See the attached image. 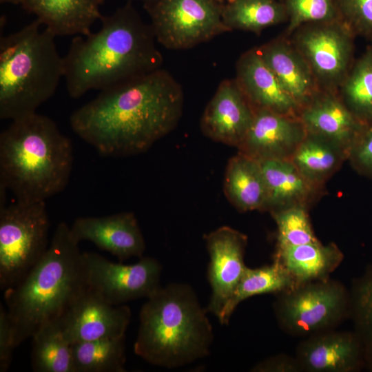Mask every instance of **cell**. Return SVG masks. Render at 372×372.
Instances as JSON below:
<instances>
[{"label": "cell", "mask_w": 372, "mask_h": 372, "mask_svg": "<svg viewBox=\"0 0 372 372\" xmlns=\"http://www.w3.org/2000/svg\"><path fill=\"white\" fill-rule=\"evenodd\" d=\"M181 86L161 68L101 90L70 117L74 133L100 154L143 153L177 125L183 113Z\"/></svg>", "instance_id": "1"}, {"label": "cell", "mask_w": 372, "mask_h": 372, "mask_svg": "<svg viewBox=\"0 0 372 372\" xmlns=\"http://www.w3.org/2000/svg\"><path fill=\"white\" fill-rule=\"evenodd\" d=\"M100 20L96 32L72 39L63 57L67 90L74 99L161 68L163 59L152 29L130 3Z\"/></svg>", "instance_id": "2"}, {"label": "cell", "mask_w": 372, "mask_h": 372, "mask_svg": "<svg viewBox=\"0 0 372 372\" xmlns=\"http://www.w3.org/2000/svg\"><path fill=\"white\" fill-rule=\"evenodd\" d=\"M73 159L71 140L50 118L12 121L0 134V187L17 201H45L67 187Z\"/></svg>", "instance_id": "3"}, {"label": "cell", "mask_w": 372, "mask_h": 372, "mask_svg": "<svg viewBox=\"0 0 372 372\" xmlns=\"http://www.w3.org/2000/svg\"><path fill=\"white\" fill-rule=\"evenodd\" d=\"M65 222L56 226L45 254L4 300L15 348L59 318L86 288L83 252Z\"/></svg>", "instance_id": "4"}, {"label": "cell", "mask_w": 372, "mask_h": 372, "mask_svg": "<svg viewBox=\"0 0 372 372\" xmlns=\"http://www.w3.org/2000/svg\"><path fill=\"white\" fill-rule=\"evenodd\" d=\"M207 312L190 285L161 286L141 309L134 353L152 365L167 369L207 357L214 338Z\"/></svg>", "instance_id": "5"}, {"label": "cell", "mask_w": 372, "mask_h": 372, "mask_svg": "<svg viewBox=\"0 0 372 372\" xmlns=\"http://www.w3.org/2000/svg\"><path fill=\"white\" fill-rule=\"evenodd\" d=\"M38 19L0 38V118L14 121L37 112L64 77L55 36Z\"/></svg>", "instance_id": "6"}, {"label": "cell", "mask_w": 372, "mask_h": 372, "mask_svg": "<svg viewBox=\"0 0 372 372\" xmlns=\"http://www.w3.org/2000/svg\"><path fill=\"white\" fill-rule=\"evenodd\" d=\"M0 205V287L17 284L39 262L50 245L45 201Z\"/></svg>", "instance_id": "7"}, {"label": "cell", "mask_w": 372, "mask_h": 372, "mask_svg": "<svg viewBox=\"0 0 372 372\" xmlns=\"http://www.w3.org/2000/svg\"><path fill=\"white\" fill-rule=\"evenodd\" d=\"M278 295L276 319L294 335L331 329L350 314V294L341 282L330 278L305 282Z\"/></svg>", "instance_id": "8"}, {"label": "cell", "mask_w": 372, "mask_h": 372, "mask_svg": "<svg viewBox=\"0 0 372 372\" xmlns=\"http://www.w3.org/2000/svg\"><path fill=\"white\" fill-rule=\"evenodd\" d=\"M218 0H153L145 5L156 40L170 50H185L226 32Z\"/></svg>", "instance_id": "9"}, {"label": "cell", "mask_w": 372, "mask_h": 372, "mask_svg": "<svg viewBox=\"0 0 372 372\" xmlns=\"http://www.w3.org/2000/svg\"><path fill=\"white\" fill-rule=\"evenodd\" d=\"M287 37L307 62L320 90L338 93L355 61V37L349 29L339 20L308 23Z\"/></svg>", "instance_id": "10"}, {"label": "cell", "mask_w": 372, "mask_h": 372, "mask_svg": "<svg viewBox=\"0 0 372 372\" xmlns=\"http://www.w3.org/2000/svg\"><path fill=\"white\" fill-rule=\"evenodd\" d=\"M83 263L87 288L113 305L148 298L161 287L162 266L152 257H141L126 265L94 252H83Z\"/></svg>", "instance_id": "11"}, {"label": "cell", "mask_w": 372, "mask_h": 372, "mask_svg": "<svg viewBox=\"0 0 372 372\" xmlns=\"http://www.w3.org/2000/svg\"><path fill=\"white\" fill-rule=\"evenodd\" d=\"M130 318L128 306L111 304L87 287L57 320L72 344L125 335Z\"/></svg>", "instance_id": "12"}, {"label": "cell", "mask_w": 372, "mask_h": 372, "mask_svg": "<svg viewBox=\"0 0 372 372\" xmlns=\"http://www.w3.org/2000/svg\"><path fill=\"white\" fill-rule=\"evenodd\" d=\"M209 256L207 278L211 289L208 312L219 317L245 271L244 255L247 237L228 226L205 235Z\"/></svg>", "instance_id": "13"}, {"label": "cell", "mask_w": 372, "mask_h": 372, "mask_svg": "<svg viewBox=\"0 0 372 372\" xmlns=\"http://www.w3.org/2000/svg\"><path fill=\"white\" fill-rule=\"evenodd\" d=\"M255 110L236 79L218 85L200 119V128L209 138L238 148L254 116Z\"/></svg>", "instance_id": "14"}, {"label": "cell", "mask_w": 372, "mask_h": 372, "mask_svg": "<svg viewBox=\"0 0 372 372\" xmlns=\"http://www.w3.org/2000/svg\"><path fill=\"white\" fill-rule=\"evenodd\" d=\"M306 135L305 127L298 116L257 110L238 149L258 161L290 159Z\"/></svg>", "instance_id": "15"}, {"label": "cell", "mask_w": 372, "mask_h": 372, "mask_svg": "<svg viewBox=\"0 0 372 372\" xmlns=\"http://www.w3.org/2000/svg\"><path fill=\"white\" fill-rule=\"evenodd\" d=\"M70 231L78 242L90 241L121 262L133 256L141 258L145 250L143 234L132 212L79 217L70 226Z\"/></svg>", "instance_id": "16"}, {"label": "cell", "mask_w": 372, "mask_h": 372, "mask_svg": "<svg viewBox=\"0 0 372 372\" xmlns=\"http://www.w3.org/2000/svg\"><path fill=\"white\" fill-rule=\"evenodd\" d=\"M296 360L302 371L353 372L365 364L363 349L356 333L325 330L302 341Z\"/></svg>", "instance_id": "17"}, {"label": "cell", "mask_w": 372, "mask_h": 372, "mask_svg": "<svg viewBox=\"0 0 372 372\" xmlns=\"http://www.w3.org/2000/svg\"><path fill=\"white\" fill-rule=\"evenodd\" d=\"M298 117L307 134L339 146L348 156L364 123L347 107L337 92L324 90L301 107Z\"/></svg>", "instance_id": "18"}, {"label": "cell", "mask_w": 372, "mask_h": 372, "mask_svg": "<svg viewBox=\"0 0 372 372\" xmlns=\"http://www.w3.org/2000/svg\"><path fill=\"white\" fill-rule=\"evenodd\" d=\"M236 68L235 79L254 110L298 116L300 106L282 86L257 48L242 54Z\"/></svg>", "instance_id": "19"}, {"label": "cell", "mask_w": 372, "mask_h": 372, "mask_svg": "<svg viewBox=\"0 0 372 372\" xmlns=\"http://www.w3.org/2000/svg\"><path fill=\"white\" fill-rule=\"evenodd\" d=\"M257 48L300 109L320 90L307 62L285 34Z\"/></svg>", "instance_id": "20"}, {"label": "cell", "mask_w": 372, "mask_h": 372, "mask_svg": "<svg viewBox=\"0 0 372 372\" xmlns=\"http://www.w3.org/2000/svg\"><path fill=\"white\" fill-rule=\"evenodd\" d=\"M103 1L21 0L20 4L55 37L87 36L93 23L103 16L99 8Z\"/></svg>", "instance_id": "21"}, {"label": "cell", "mask_w": 372, "mask_h": 372, "mask_svg": "<svg viewBox=\"0 0 372 372\" xmlns=\"http://www.w3.org/2000/svg\"><path fill=\"white\" fill-rule=\"evenodd\" d=\"M343 254L333 243L320 241L297 246L276 247L273 260L288 272L295 287L329 278L341 264Z\"/></svg>", "instance_id": "22"}, {"label": "cell", "mask_w": 372, "mask_h": 372, "mask_svg": "<svg viewBox=\"0 0 372 372\" xmlns=\"http://www.w3.org/2000/svg\"><path fill=\"white\" fill-rule=\"evenodd\" d=\"M223 189L229 202L240 211L267 209V190L260 163L242 152L229 159Z\"/></svg>", "instance_id": "23"}, {"label": "cell", "mask_w": 372, "mask_h": 372, "mask_svg": "<svg viewBox=\"0 0 372 372\" xmlns=\"http://www.w3.org/2000/svg\"><path fill=\"white\" fill-rule=\"evenodd\" d=\"M259 162L267 190V209L271 212L294 205L307 207L319 188L307 180L290 159Z\"/></svg>", "instance_id": "24"}, {"label": "cell", "mask_w": 372, "mask_h": 372, "mask_svg": "<svg viewBox=\"0 0 372 372\" xmlns=\"http://www.w3.org/2000/svg\"><path fill=\"white\" fill-rule=\"evenodd\" d=\"M348 156L339 146L307 133L290 160L307 180L319 187Z\"/></svg>", "instance_id": "25"}, {"label": "cell", "mask_w": 372, "mask_h": 372, "mask_svg": "<svg viewBox=\"0 0 372 372\" xmlns=\"http://www.w3.org/2000/svg\"><path fill=\"white\" fill-rule=\"evenodd\" d=\"M294 287L288 272L276 260L259 268L247 267L218 320L221 324H227L237 306L245 299L260 294H278Z\"/></svg>", "instance_id": "26"}, {"label": "cell", "mask_w": 372, "mask_h": 372, "mask_svg": "<svg viewBox=\"0 0 372 372\" xmlns=\"http://www.w3.org/2000/svg\"><path fill=\"white\" fill-rule=\"evenodd\" d=\"M222 17L229 31L240 30L256 34L288 19L280 0H229L223 5Z\"/></svg>", "instance_id": "27"}, {"label": "cell", "mask_w": 372, "mask_h": 372, "mask_svg": "<svg viewBox=\"0 0 372 372\" xmlns=\"http://www.w3.org/2000/svg\"><path fill=\"white\" fill-rule=\"evenodd\" d=\"M125 335L71 344L74 372L125 371Z\"/></svg>", "instance_id": "28"}, {"label": "cell", "mask_w": 372, "mask_h": 372, "mask_svg": "<svg viewBox=\"0 0 372 372\" xmlns=\"http://www.w3.org/2000/svg\"><path fill=\"white\" fill-rule=\"evenodd\" d=\"M31 366L35 372H74L71 344L65 338L57 319L32 337Z\"/></svg>", "instance_id": "29"}, {"label": "cell", "mask_w": 372, "mask_h": 372, "mask_svg": "<svg viewBox=\"0 0 372 372\" xmlns=\"http://www.w3.org/2000/svg\"><path fill=\"white\" fill-rule=\"evenodd\" d=\"M338 94L360 120L372 119V44L354 61Z\"/></svg>", "instance_id": "30"}, {"label": "cell", "mask_w": 372, "mask_h": 372, "mask_svg": "<svg viewBox=\"0 0 372 372\" xmlns=\"http://www.w3.org/2000/svg\"><path fill=\"white\" fill-rule=\"evenodd\" d=\"M350 300L355 333L363 349L364 363L372 369V268L355 282Z\"/></svg>", "instance_id": "31"}, {"label": "cell", "mask_w": 372, "mask_h": 372, "mask_svg": "<svg viewBox=\"0 0 372 372\" xmlns=\"http://www.w3.org/2000/svg\"><path fill=\"white\" fill-rule=\"evenodd\" d=\"M278 228L276 247L297 246L318 242L307 211V207L294 205L271 211Z\"/></svg>", "instance_id": "32"}, {"label": "cell", "mask_w": 372, "mask_h": 372, "mask_svg": "<svg viewBox=\"0 0 372 372\" xmlns=\"http://www.w3.org/2000/svg\"><path fill=\"white\" fill-rule=\"evenodd\" d=\"M282 2L288 17V25L284 34L287 37L305 23L339 20L337 0H282Z\"/></svg>", "instance_id": "33"}, {"label": "cell", "mask_w": 372, "mask_h": 372, "mask_svg": "<svg viewBox=\"0 0 372 372\" xmlns=\"http://www.w3.org/2000/svg\"><path fill=\"white\" fill-rule=\"evenodd\" d=\"M339 20L356 37L372 43V0H337Z\"/></svg>", "instance_id": "34"}, {"label": "cell", "mask_w": 372, "mask_h": 372, "mask_svg": "<svg viewBox=\"0 0 372 372\" xmlns=\"http://www.w3.org/2000/svg\"><path fill=\"white\" fill-rule=\"evenodd\" d=\"M348 158L358 172L372 178V119L364 123Z\"/></svg>", "instance_id": "35"}, {"label": "cell", "mask_w": 372, "mask_h": 372, "mask_svg": "<svg viewBox=\"0 0 372 372\" xmlns=\"http://www.w3.org/2000/svg\"><path fill=\"white\" fill-rule=\"evenodd\" d=\"M15 349L13 334L7 310L0 305V371L9 369Z\"/></svg>", "instance_id": "36"}, {"label": "cell", "mask_w": 372, "mask_h": 372, "mask_svg": "<svg viewBox=\"0 0 372 372\" xmlns=\"http://www.w3.org/2000/svg\"><path fill=\"white\" fill-rule=\"evenodd\" d=\"M252 371L257 372H296L302 370L296 358L279 355L264 360L257 364Z\"/></svg>", "instance_id": "37"}, {"label": "cell", "mask_w": 372, "mask_h": 372, "mask_svg": "<svg viewBox=\"0 0 372 372\" xmlns=\"http://www.w3.org/2000/svg\"><path fill=\"white\" fill-rule=\"evenodd\" d=\"M21 0H0L3 3L20 4Z\"/></svg>", "instance_id": "38"}, {"label": "cell", "mask_w": 372, "mask_h": 372, "mask_svg": "<svg viewBox=\"0 0 372 372\" xmlns=\"http://www.w3.org/2000/svg\"><path fill=\"white\" fill-rule=\"evenodd\" d=\"M144 1V3L145 5L150 3L151 1H152L153 0H143Z\"/></svg>", "instance_id": "39"}, {"label": "cell", "mask_w": 372, "mask_h": 372, "mask_svg": "<svg viewBox=\"0 0 372 372\" xmlns=\"http://www.w3.org/2000/svg\"><path fill=\"white\" fill-rule=\"evenodd\" d=\"M218 1H220L221 3H224V0H218Z\"/></svg>", "instance_id": "40"}, {"label": "cell", "mask_w": 372, "mask_h": 372, "mask_svg": "<svg viewBox=\"0 0 372 372\" xmlns=\"http://www.w3.org/2000/svg\"><path fill=\"white\" fill-rule=\"evenodd\" d=\"M280 1H282V0H280Z\"/></svg>", "instance_id": "41"}]
</instances>
